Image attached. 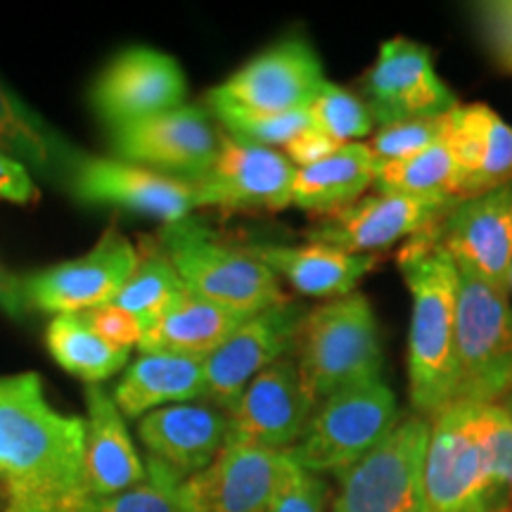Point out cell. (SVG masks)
I'll return each mask as SVG.
<instances>
[{
	"label": "cell",
	"instance_id": "obj_1",
	"mask_svg": "<svg viewBox=\"0 0 512 512\" xmlns=\"http://www.w3.org/2000/svg\"><path fill=\"white\" fill-rule=\"evenodd\" d=\"M86 420L55 411L36 373L0 375V482L5 512H76Z\"/></svg>",
	"mask_w": 512,
	"mask_h": 512
},
{
	"label": "cell",
	"instance_id": "obj_2",
	"mask_svg": "<svg viewBox=\"0 0 512 512\" xmlns=\"http://www.w3.org/2000/svg\"><path fill=\"white\" fill-rule=\"evenodd\" d=\"M396 264L411 292L408 392L415 415L432 420L456 406L458 266L432 228L406 240Z\"/></svg>",
	"mask_w": 512,
	"mask_h": 512
},
{
	"label": "cell",
	"instance_id": "obj_3",
	"mask_svg": "<svg viewBox=\"0 0 512 512\" xmlns=\"http://www.w3.org/2000/svg\"><path fill=\"white\" fill-rule=\"evenodd\" d=\"M313 403L382 377V344L366 294H347L306 311L292 351Z\"/></svg>",
	"mask_w": 512,
	"mask_h": 512
},
{
	"label": "cell",
	"instance_id": "obj_4",
	"mask_svg": "<svg viewBox=\"0 0 512 512\" xmlns=\"http://www.w3.org/2000/svg\"><path fill=\"white\" fill-rule=\"evenodd\" d=\"M159 247L188 292L204 302L254 316L285 299L278 275L252 249L230 245L192 216L164 226Z\"/></svg>",
	"mask_w": 512,
	"mask_h": 512
},
{
	"label": "cell",
	"instance_id": "obj_5",
	"mask_svg": "<svg viewBox=\"0 0 512 512\" xmlns=\"http://www.w3.org/2000/svg\"><path fill=\"white\" fill-rule=\"evenodd\" d=\"M399 422V403L382 377L356 384L313 408L290 456L313 475L342 477L392 437Z\"/></svg>",
	"mask_w": 512,
	"mask_h": 512
},
{
	"label": "cell",
	"instance_id": "obj_6",
	"mask_svg": "<svg viewBox=\"0 0 512 512\" xmlns=\"http://www.w3.org/2000/svg\"><path fill=\"white\" fill-rule=\"evenodd\" d=\"M458 266V264H456ZM512 392L510 294L458 266L456 403H503Z\"/></svg>",
	"mask_w": 512,
	"mask_h": 512
},
{
	"label": "cell",
	"instance_id": "obj_7",
	"mask_svg": "<svg viewBox=\"0 0 512 512\" xmlns=\"http://www.w3.org/2000/svg\"><path fill=\"white\" fill-rule=\"evenodd\" d=\"M430 444V420L401 418L396 430L366 460L339 479L330 512H425L422 470Z\"/></svg>",
	"mask_w": 512,
	"mask_h": 512
},
{
	"label": "cell",
	"instance_id": "obj_8",
	"mask_svg": "<svg viewBox=\"0 0 512 512\" xmlns=\"http://www.w3.org/2000/svg\"><path fill=\"white\" fill-rule=\"evenodd\" d=\"M422 489L425 512H494L477 403H456L430 420Z\"/></svg>",
	"mask_w": 512,
	"mask_h": 512
},
{
	"label": "cell",
	"instance_id": "obj_9",
	"mask_svg": "<svg viewBox=\"0 0 512 512\" xmlns=\"http://www.w3.org/2000/svg\"><path fill=\"white\" fill-rule=\"evenodd\" d=\"M304 316L302 304L283 299L242 320L204 361L202 399L228 413L256 375L292 354Z\"/></svg>",
	"mask_w": 512,
	"mask_h": 512
},
{
	"label": "cell",
	"instance_id": "obj_10",
	"mask_svg": "<svg viewBox=\"0 0 512 512\" xmlns=\"http://www.w3.org/2000/svg\"><path fill=\"white\" fill-rule=\"evenodd\" d=\"M112 147L121 162L195 183L219 155L221 136L207 110L183 105L112 128Z\"/></svg>",
	"mask_w": 512,
	"mask_h": 512
},
{
	"label": "cell",
	"instance_id": "obj_11",
	"mask_svg": "<svg viewBox=\"0 0 512 512\" xmlns=\"http://www.w3.org/2000/svg\"><path fill=\"white\" fill-rule=\"evenodd\" d=\"M138 259L136 247L117 228H110L88 254L22 278L24 299L29 309L57 316L98 309L117 297Z\"/></svg>",
	"mask_w": 512,
	"mask_h": 512
},
{
	"label": "cell",
	"instance_id": "obj_12",
	"mask_svg": "<svg viewBox=\"0 0 512 512\" xmlns=\"http://www.w3.org/2000/svg\"><path fill=\"white\" fill-rule=\"evenodd\" d=\"M363 95L380 126L441 117L458 107L456 95L434 67L430 48L406 36L382 43L373 67L363 76Z\"/></svg>",
	"mask_w": 512,
	"mask_h": 512
},
{
	"label": "cell",
	"instance_id": "obj_13",
	"mask_svg": "<svg viewBox=\"0 0 512 512\" xmlns=\"http://www.w3.org/2000/svg\"><path fill=\"white\" fill-rule=\"evenodd\" d=\"M325 83L323 62L304 38H285L242 64L207 100L261 114L309 110Z\"/></svg>",
	"mask_w": 512,
	"mask_h": 512
},
{
	"label": "cell",
	"instance_id": "obj_14",
	"mask_svg": "<svg viewBox=\"0 0 512 512\" xmlns=\"http://www.w3.org/2000/svg\"><path fill=\"white\" fill-rule=\"evenodd\" d=\"M185 98L188 81L176 57L145 46L112 57L91 91L93 110L112 128L178 110Z\"/></svg>",
	"mask_w": 512,
	"mask_h": 512
},
{
	"label": "cell",
	"instance_id": "obj_15",
	"mask_svg": "<svg viewBox=\"0 0 512 512\" xmlns=\"http://www.w3.org/2000/svg\"><path fill=\"white\" fill-rule=\"evenodd\" d=\"M434 240L458 266L508 292L512 268V183L453 202L432 226Z\"/></svg>",
	"mask_w": 512,
	"mask_h": 512
},
{
	"label": "cell",
	"instance_id": "obj_16",
	"mask_svg": "<svg viewBox=\"0 0 512 512\" xmlns=\"http://www.w3.org/2000/svg\"><path fill=\"white\" fill-rule=\"evenodd\" d=\"M313 408L316 403L306 394L297 361L290 354L256 375L230 406L228 441L290 451L309 425Z\"/></svg>",
	"mask_w": 512,
	"mask_h": 512
},
{
	"label": "cell",
	"instance_id": "obj_17",
	"mask_svg": "<svg viewBox=\"0 0 512 512\" xmlns=\"http://www.w3.org/2000/svg\"><path fill=\"white\" fill-rule=\"evenodd\" d=\"M69 192L79 202L117 207L147 219L178 223L200 209L192 181L174 178L121 159L88 157L74 171Z\"/></svg>",
	"mask_w": 512,
	"mask_h": 512
},
{
	"label": "cell",
	"instance_id": "obj_18",
	"mask_svg": "<svg viewBox=\"0 0 512 512\" xmlns=\"http://www.w3.org/2000/svg\"><path fill=\"white\" fill-rule=\"evenodd\" d=\"M294 169L271 147L221 138L219 155L200 181L197 204L226 211H280L292 204Z\"/></svg>",
	"mask_w": 512,
	"mask_h": 512
},
{
	"label": "cell",
	"instance_id": "obj_19",
	"mask_svg": "<svg viewBox=\"0 0 512 512\" xmlns=\"http://www.w3.org/2000/svg\"><path fill=\"white\" fill-rule=\"evenodd\" d=\"M456 200H420V197L375 195L358 200L349 209L328 216L311 230V242L344 249L349 254L373 256L377 249L392 247L425 233L446 216Z\"/></svg>",
	"mask_w": 512,
	"mask_h": 512
},
{
	"label": "cell",
	"instance_id": "obj_20",
	"mask_svg": "<svg viewBox=\"0 0 512 512\" xmlns=\"http://www.w3.org/2000/svg\"><path fill=\"white\" fill-rule=\"evenodd\" d=\"M283 451L228 444L207 470L183 482L190 512H268Z\"/></svg>",
	"mask_w": 512,
	"mask_h": 512
},
{
	"label": "cell",
	"instance_id": "obj_21",
	"mask_svg": "<svg viewBox=\"0 0 512 512\" xmlns=\"http://www.w3.org/2000/svg\"><path fill=\"white\" fill-rule=\"evenodd\" d=\"M138 437L152 460L190 479L226 446L228 415L211 403H174L143 415Z\"/></svg>",
	"mask_w": 512,
	"mask_h": 512
},
{
	"label": "cell",
	"instance_id": "obj_22",
	"mask_svg": "<svg viewBox=\"0 0 512 512\" xmlns=\"http://www.w3.org/2000/svg\"><path fill=\"white\" fill-rule=\"evenodd\" d=\"M444 140L458 166V200L512 183V126L489 105L453 107Z\"/></svg>",
	"mask_w": 512,
	"mask_h": 512
},
{
	"label": "cell",
	"instance_id": "obj_23",
	"mask_svg": "<svg viewBox=\"0 0 512 512\" xmlns=\"http://www.w3.org/2000/svg\"><path fill=\"white\" fill-rule=\"evenodd\" d=\"M86 460H83V491L86 496H112L145 479L131 434L114 396L100 384L86 387Z\"/></svg>",
	"mask_w": 512,
	"mask_h": 512
},
{
	"label": "cell",
	"instance_id": "obj_24",
	"mask_svg": "<svg viewBox=\"0 0 512 512\" xmlns=\"http://www.w3.org/2000/svg\"><path fill=\"white\" fill-rule=\"evenodd\" d=\"M0 155L22 164L31 176L69 188L86 155L36 114L0 79Z\"/></svg>",
	"mask_w": 512,
	"mask_h": 512
},
{
	"label": "cell",
	"instance_id": "obj_25",
	"mask_svg": "<svg viewBox=\"0 0 512 512\" xmlns=\"http://www.w3.org/2000/svg\"><path fill=\"white\" fill-rule=\"evenodd\" d=\"M271 271L299 294L318 299H339L354 294L356 285L375 268V256L349 254L344 249L306 242V245H252Z\"/></svg>",
	"mask_w": 512,
	"mask_h": 512
},
{
	"label": "cell",
	"instance_id": "obj_26",
	"mask_svg": "<svg viewBox=\"0 0 512 512\" xmlns=\"http://www.w3.org/2000/svg\"><path fill=\"white\" fill-rule=\"evenodd\" d=\"M375 174L377 162L366 143L342 145L323 162L297 169L292 204L328 219L361 200L363 192L375 185Z\"/></svg>",
	"mask_w": 512,
	"mask_h": 512
},
{
	"label": "cell",
	"instance_id": "obj_27",
	"mask_svg": "<svg viewBox=\"0 0 512 512\" xmlns=\"http://www.w3.org/2000/svg\"><path fill=\"white\" fill-rule=\"evenodd\" d=\"M204 361L174 354H143L114 389V403L126 418L157 408L202 399Z\"/></svg>",
	"mask_w": 512,
	"mask_h": 512
},
{
	"label": "cell",
	"instance_id": "obj_28",
	"mask_svg": "<svg viewBox=\"0 0 512 512\" xmlns=\"http://www.w3.org/2000/svg\"><path fill=\"white\" fill-rule=\"evenodd\" d=\"M245 318L249 316L221 309L188 292L145 332L138 347L143 354H174L207 361Z\"/></svg>",
	"mask_w": 512,
	"mask_h": 512
},
{
	"label": "cell",
	"instance_id": "obj_29",
	"mask_svg": "<svg viewBox=\"0 0 512 512\" xmlns=\"http://www.w3.org/2000/svg\"><path fill=\"white\" fill-rule=\"evenodd\" d=\"M46 342L60 368L88 384H98L117 375L128 361V349L105 342L81 318V313L55 316L48 325Z\"/></svg>",
	"mask_w": 512,
	"mask_h": 512
},
{
	"label": "cell",
	"instance_id": "obj_30",
	"mask_svg": "<svg viewBox=\"0 0 512 512\" xmlns=\"http://www.w3.org/2000/svg\"><path fill=\"white\" fill-rule=\"evenodd\" d=\"M377 192L420 197V200H458V166L446 140L401 162L380 164Z\"/></svg>",
	"mask_w": 512,
	"mask_h": 512
},
{
	"label": "cell",
	"instance_id": "obj_31",
	"mask_svg": "<svg viewBox=\"0 0 512 512\" xmlns=\"http://www.w3.org/2000/svg\"><path fill=\"white\" fill-rule=\"evenodd\" d=\"M185 294H188V287L183 285L169 256L162 252V247H152L150 252L140 254L136 271L110 304L143 320L147 332L159 318L174 309Z\"/></svg>",
	"mask_w": 512,
	"mask_h": 512
},
{
	"label": "cell",
	"instance_id": "obj_32",
	"mask_svg": "<svg viewBox=\"0 0 512 512\" xmlns=\"http://www.w3.org/2000/svg\"><path fill=\"white\" fill-rule=\"evenodd\" d=\"M183 482L181 475L150 458L143 482L112 496H86L76 512H190Z\"/></svg>",
	"mask_w": 512,
	"mask_h": 512
},
{
	"label": "cell",
	"instance_id": "obj_33",
	"mask_svg": "<svg viewBox=\"0 0 512 512\" xmlns=\"http://www.w3.org/2000/svg\"><path fill=\"white\" fill-rule=\"evenodd\" d=\"M209 102V110L214 117L221 121L223 128L228 131L230 138L240 140V143L259 145V147H285L292 143L299 133L311 128V114L309 110L287 112V114H261L249 112L242 107L226 105V102Z\"/></svg>",
	"mask_w": 512,
	"mask_h": 512
},
{
	"label": "cell",
	"instance_id": "obj_34",
	"mask_svg": "<svg viewBox=\"0 0 512 512\" xmlns=\"http://www.w3.org/2000/svg\"><path fill=\"white\" fill-rule=\"evenodd\" d=\"M309 114L311 126L337 140L339 145L361 143V138L370 136L375 126L366 100L330 81L323 83L316 100L311 102Z\"/></svg>",
	"mask_w": 512,
	"mask_h": 512
},
{
	"label": "cell",
	"instance_id": "obj_35",
	"mask_svg": "<svg viewBox=\"0 0 512 512\" xmlns=\"http://www.w3.org/2000/svg\"><path fill=\"white\" fill-rule=\"evenodd\" d=\"M486 467L491 482V510L512 512V415L501 403H477Z\"/></svg>",
	"mask_w": 512,
	"mask_h": 512
},
{
	"label": "cell",
	"instance_id": "obj_36",
	"mask_svg": "<svg viewBox=\"0 0 512 512\" xmlns=\"http://www.w3.org/2000/svg\"><path fill=\"white\" fill-rule=\"evenodd\" d=\"M446 136V114L427 119L399 121V124L380 126L370 140V152H373L377 166L401 162V159L415 157L425 152L427 147L437 145Z\"/></svg>",
	"mask_w": 512,
	"mask_h": 512
},
{
	"label": "cell",
	"instance_id": "obj_37",
	"mask_svg": "<svg viewBox=\"0 0 512 512\" xmlns=\"http://www.w3.org/2000/svg\"><path fill=\"white\" fill-rule=\"evenodd\" d=\"M268 512H328V484L283 451Z\"/></svg>",
	"mask_w": 512,
	"mask_h": 512
},
{
	"label": "cell",
	"instance_id": "obj_38",
	"mask_svg": "<svg viewBox=\"0 0 512 512\" xmlns=\"http://www.w3.org/2000/svg\"><path fill=\"white\" fill-rule=\"evenodd\" d=\"M475 17L489 53L501 67L512 72V0L477 5Z\"/></svg>",
	"mask_w": 512,
	"mask_h": 512
},
{
	"label": "cell",
	"instance_id": "obj_39",
	"mask_svg": "<svg viewBox=\"0 0 512 512\" xmlns=\"http://www.w3.org/2000/svg\"><path fill=\"white\" fill-rule=\"evenodd\" d=\"M81 318L86 320V323L91 325V330L98 332L105 342H110L119 349H131L133 344H140V339L145 335L143 320L112 304L83 311Z\"/></svg>",
	"mask_w": 512,
	"mask_h": 512
},
{
	"label": "cell",
	"instance_id": "obj_40",
	"mask_svg": "<svg viewBox=\"0 0 512 512\" xmlns=\"http://www.w3.org/2000/svg\"><path fill=\"white\" fill-rule=\"evenodd\" d=\"M337 140H332L325 133H320L318 128H306L304 133H299L292 143L285 145V157L290 159L294 169H304V166L318 164L323 159H328L330 155H335L339 150Z\"/></svg>",
	"mask_w": 512,
	"mask_h": 512
},
{
	"label": "cell",
	"instance_id": "obj_41",
	"mask_svg": "<svg viewBox=\"0 0 512 512\" xmlns=\"http://www.w3.org/2000/svg\"><path fill=\"white\" fill-rule=\"evenodd\" d=\"M36 195L34 176L22 164L0 155V197L15 204H29Z\"/></svg>",
	"mask_w": 512,
	"mask_h": 512
},
{
	"label": "cell",
	"instance_id": "obj_42",
	"mask_svg": "<svg viewBox=\"0 0 512 512\" xmlns=\"http://www.w3.org/2000/svg\"><path fill=\"white\" fill-rule=\"evenodd\" d=\"M0 309L12 318H22L29 311L22 292V278H15L3 266H0Z\"/></svg>",
	"mask_w": 512,
	"mask_h": 512
},
{
	"label": "cell",
	"instance_id": "obj_43",
	"mask_svg": "<svg viewBox=\"0 0 512 512\" xmlns=\"http://www.w3.org/2000/svg\"><path fill=\"white\" fill-rule=\"evenodd\" d=\"M501 406L505 408V411H508V413L512 415V392H510L508 396H505V399H503V403H501Z\"/></svg>",
	"mask_w": 512,
	"mask_h": 512
},
{
	"label": "cell",
	"instance_id": "obj_44",
	"mask_svg": "<svg viewBox=\"0 0 512 512\" xmlns=\"http://www.w3.org/2000/svg\"><path fill=\"white\" fill-rule=\"evenodd\" d=\"M508 294H512V268H510V285H508Z\"/></svg>",
	"mask_w": 512,
	"mask_h": 512
}]
</instances>
